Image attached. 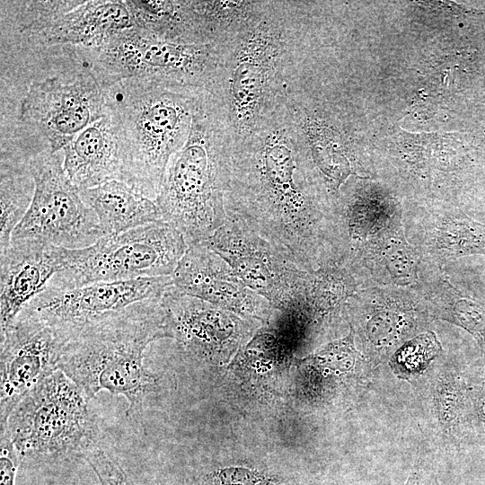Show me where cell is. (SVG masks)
<instances>
[{
  "instance_id": "cell-1",
  "label": "cell",
  "mask_w": 485,
  "mask_h": 485,
  "mask_svg": "<svg viewBox=\"0 0 485 485\" xmlns=\"http://www.w3.org/2000/svg\"><path fill=\"white\" fill-rule=\"evenodd\" d=\"M237 220L313 271L337 260L334 204L300 149L285 101L233 147L225 196Z\"/></svg>"
},
{
  "instance_id": "cell-2",
  "label": "cell",
  "mask_w": 485,
  "mask_h": 485,
  "mask_svg": "<svg viewBox=\"0 0 485 485\" xmlns=\"http://www.w3.org/2000/svg\"><path fill=\"white\" fill-rule=\"evenodd\" d=\"M306 3L269 1L263 13L221 48L207 92L233 147L285 101L305 48Z\"/></svg>"
},
{
  "instance_id": "cell-3",
  "label": "cell",
  "mask_w": 485,
  "mask_h": 485,
  "mask_svg": "<svg viewBox=\"0 0 485 485\" xmlns=\"http://www.w3.org/2000/svg\"><path fill=\"white\" fill-rule=\"evenodd\" d=\"M161 298L134 304L82 327L66 343L57 369L90 399L107 391L128 401V415L140 412L159 381L145 365V351L158 340L173 339Z\"/></svg>"
},
{
  "instance_id": "cell-4",
  "label": "cell",
  "mask_w": 485,
  "mask_h": 485,
  "mask_svg": "<svg viewBox=\"0 0 485 485\" xmlns=\"http://www.w3.org/2000/svg\"><path fill=\"white\" fill-rule=\"evenodd\" d=\"M103 92L123 143V182L155 200L167 165L185 145L207 92L139 79L122 80Z\"/></svg>"
},
{
  "instance_id": "cell-5",
  "label": "cell",
  "mask_w": 485,
  "mask_h": 485,
  "mask_svg": "<svg viewBox=\"0 0 485 485\" xmlns=\"http://www.w3.org/2000/svg\"><path fill=\"white\" fill-rule=\"evenodd\" d=\"M232 150L225 121L205 93L189 137L172 156L155 199L162 220L176 228L188 246L206 241L227 220L225 196Z\"/></svg>"
},
{
  "instance_id": "cell-6",
  "label": "cell",
  "mask_w": 485,
  "mask_h": 485,
  "mask_svg": "<svg viewBox=\"0 0 485 485\" xmlns=\"http://www.w3.org/2000/svg\"><path fill=\"white\" fill-rule=\"evenodd\" d=\"M90 400L57 369L22 398L0 427L1 432L8 436L21 462L83 457L97 446L100 435Z\"/></svg>"
},
{
  "instance_id": "cell-7",
  "label": "cell",
  "mask_w": 485,
  "mask_h": 485,
  "mask_svg": "<svg viewBox=\"0 0 485 485\" xmlns=\"http://www.w3.org/2000/svg\"><path fill=\"white\" fill-rule=\"evenodd\" d=\"M187 248L183 235L163 220L106 235L85 248L54 246L57 271L47 287L172 276Z\"/></svg>"
},
{
  "instance_id": "cell-8",
  "label": "cell",
  "mask_w": 485,
  "mask_h": 485,
  "mask_svg": "<svg viewBox=\"0 0 485 485\" xmlns=\"http://www.w3.org/2000/svg\"><path fill=\"white\" fill-rule=\"evenodd\" d=\"M223 46L190 43L136 26L87 51L90 70L102 89L125 79L208 92Z\"/></svg>"
},
{
  "instance_id": "cell-9",
  "label": "cell",
  "mask_w": 485,
  "mask_h": 485,
  "mask_svg": "<svg viewBox=\"0 0 485 485\" xmlns=\"http://www.w3.org/2000/svg\"><path fill=\"white\" fill-rule=\"evenodd\" d=\"M35 190L12 240H35L55 247L81 249L106 236L94 211L64 169L62 151H42L30 158Z\"/></svg>"
},
{
  "instance_id": "cell-10",
  "label": "cell",
  "mask_w": 485,
  "mask_h": 485,
  "mask_svg": "<svg viewBox=\"0 0 485 485\" xmlns=\"http://www.w3.org/2000/svg\"><path fill=\"white\" fill-rule=\"evenodd\" d=\"M203 242L275 309L291 313L299 307L309 271L299 268L276 245L231 218Z\"/></svg>"
},
{
  "instance_id": "cell-11",
  "label": "cell",
  "mask_w": 485,
  "mask_h": 485,
  "mask_svg": "<svg viewBox=\"0 0 485 485\" xmlns=\"http://www.w3.org/2000/svg\"><path fill=\"white\" fill-rule=\"evenodd\" d=\"M20 31L31 43L91 51L134 26L127 1L17 2Z\"/></svg>"
},
{
  "instance_id": "cell-12",
  "label": "cell",
  "mask_w": 485,
  "mask_h": 485,
  "mask_svg": "<svg viewBox=\"0 0 485 485\" xmlns=\"http://www.w3.org/2000/svg\"><path fill=\"white\" fill-rule=\"evenodd\" d=\"M106 112L104 92L89 68L70 79L47 78L30 85L20 119L43 135L52 153L62 149Z\"/></svg>"
},
{
  "instance_id": "cell-13",
  "label": "cell",
  "mask_w": 485,
  "mask_h": 485,
  "mask_svg": "<svg viewBox=\"0 0 485 485\" xmlns=\"http://www.w3.org/2000/svg\"><path fill=\"white\" fill-rule=\"evenodd\" d=\"M172 276L46 287L23 310L70 337L86 324L146 300L161 298Z\"/></svg>"
},
{
  "instance_id": "cell-14",
  "label": "cell",
  "mask_w": 485,
  "mask_h": 485,
  "mask_svg": "<svg viewBox=\"0 0 485 485\" xmlns=\"http://www.w3.org/2000/svg\"><path fill=\"white\" fill-rule=\"evenodd\" d=\"M69 339L23 309L1 332L0 427L28 392L57 370Z\"/></svg>"
},
{
  "instance_id": "cell-15",
  "label": "cell",
  "mask_w": 485,
  "mask_h": 485,
  "mask_svg": "<svg viewBox=\"0 0 485 485\" xmlns=\"http://www.w3.org/2000/svg\"><path fill=\"white\" fill-rule=\"evenodd\" d=\"M172 280L179 291L246 320L269 323L278 311L267 299L250 289L231 266L204 242L188 246Z\"/></svg>"
},
{
  "instance_id": "cell-16",
  "label": "cell",
  "mask_w": 485,
  "mask_h": 485,
  "mask_svg": "<svg viewBox=\"0 0 485 485\" xmlns=\"http://www.w3.org/2000/svg\"><path fill=\"white\" fill-rule=\"evenodd\" d=\"M161 302L169 315L173 339L198 358L212 359L231 353L255 327V321L186 295L172 283Z\"/></svg>"
},
{
  "instance_id": "cell-17",
  "label": "cell",
  "mask_w": 485,
  "mask_h": 485,
  "mask_svg": "<svg viewBox=\"0 0 485 485\" xmlns=\"http://www.w3.org/2000/svg\"><path fill=\"white\" fill-rule=\"evenodd\" d=\"M269 1H173L164 35L190 43L224 46L251 25Z\"/></svg>"
},
{
  "instance_id": "cell-18",
  "label": "cell",
  "mask_w": 485,
  "mask_h": 485,
  "mask_svg": "<svg viewBox=\"0 0 485 485\" xmlns=\"http://www.w3.org/2000/svg\"><path fill=\"white\" fill-rule=\"evenodd\" d=\"M0 325L4 331L57 271L54 246L12 240L0 257Z\"/></svg>"
},
{
  "instance_id": "cell-19",
  "label": "cell",
  "mask_w": 485,
  "mask_h": 485,
  "mask_svg": "<svg viewBox=\"0 0 485 485\" xmlns=\"http://www.w3.org/2000/svg\"><path fill=\"white\" fill-rule=\"evenodd\" d=\"M62 152L64 169L79 190L110 181H123V143L117 121L107 105L105 114L75 136Z\"/></svg>"
},
{
  "instance_id": "cell-20",
  "label": "cell",
  "mask_w": 485,
  "mask_h": 485,
  "mask_svg": "<svg viewBox=\"0 0 485 485\" xmlns=\"http://www.w3.org/2000/svg\"><path fill=\"white\" fill-rule=\"evenodd\" d=\"M346 308L355 320L366 349L377 359L404 340L417 321L415 308L390 297L371 304L356 292Z\"/></svg>"
},
{
  "instance_id": "cell-21",
  "label": "cell",
  "mask_w": 485,
  "mask_h": 485,
  "mask_svg": "<svg viewBox=\"0 0 485 485\" xmlns=\"http://www.w3.org/2000/svg\"><path fill=\"white\" fill-rule=\"evenodd\" d=\"M96 214L105 235H114L162 220L155 202L120 181L79 190Z\"/></svg>"
},
{
  "instance_id": "cell-22",
  "label": "cell",
  "mask_w": 485,
  "mask_h": 485,
  "mask_svg": "<svg viewBox=\"0 0 485 485\" xmlns=\"http://www.w3.org/2000/svg\"><path fill=\"white\" fill-rule=\"evenodd\" d=\"M35 183L29 167L2 160L0 185V249H6L12 234L27 213Z\"/></svg>"
},
{
  "instance_id": "cell-23",
  "label": "cell",
  "mask_w": 485,
  "mask_h": 485,
  "mask_svg": "<svg viewBox=\"0 0 485 485\" xmlns=\"http://www.w3.org/2000/svg\"><path fill=\"white\" fill-rule=\"evenodd\" d=\"M432 245L445 259L485 254V225L462 214L437 219L432 233Z\"/></svg>"
},
{
  "instance_id": "cell-24",
  "label": "cell",
  "mask_w": 485,
  "mask_h": 485,
  "mask_svg": "<svg viewBox=\"0 0 485 485\" xmlns=\"http://www.w3.org/2000/svg\"><path fill=\"white\" fill-rule=\"evenodd\" d=\"M371 247L392 283L405 286L417 280L419 258L405 239L401 223L365 243L359 251Z\"/></svg>"
},
{
  "instance_id": "cell-25",
  "label": "cell",
  "mask_w": 485,
  "mask_h": 485,
  "mask_svg": "<svg viewBox=\"0 0 485 485\" xmlns=\"http://www.w3.org/2000/svg\"><path fill=\"white\" fill-rule=\"evenodd\" d=\"M430 313L472 333L485 348V305L463 295L447 280L430 301Z\"/></svg>"
},
{
  "instance_id": "cell-26",
  "label": "cell",
  "mask_w": 485,
  "mask_h": 485,
  "mask_svg": "<svg viewBox=\"0 0 485 485\" xmlns=\"http://www.w3.org/2000/svg\"><path fill=\"white\" fill-rule=\"evenodd\" d=\"M441 351L436 335L425 331L403 342L392 354L390 365L401 378L421 374Z\"/></svg>"
},
{
  "instance_id": "cell-27",
  "label": "cell",
  "mask_w": 485,
  "mask_h": 485,
  "mask_svg": "<svg viewBox=\"0 0 485 485\" xmlns=\"http://www.w3.org/2000/svg\"><path fill=\"white\" fill-rule=\"evenodd\" d=\"M463 390L460 379L442 372L435 384L434 409L442 429L452 433L459 425L463 408Z\"/></svg>"
},
{
  "instance_id": "cell-28",
  "label": "cell",
  "mask_w": 485,
  "mask_h": 485,
  "mask_svg": "<svg viewBox=\"0 0 485 485\" xmlns=\"http://www.w3.org/2000/svg\"><path fill=\"white\" fill-rule=\"evenodd\" d=\"M83 458L88 463L101 485H137L119 463L103 449L95 446Z\"/></svg>"
},
{
  "instance_id": "cell-29",
  "label": "cell",
  "mask_w": 485,
  "mask_h": 485,
  "mask_svg": "<svg viewBox=\"0 0 485 485\" xmlns=\"http://www.w3.org/2000/svg\"><path fill=\"white\" fill-rule=\"evenodd\" d=\"M0 485H15L19 456L8 436L1 432Z\"/></svg>"
},
{
  "instance_id": "cell-30",
  "label": "cell",
  "mask_w": 485,
  "mask_h": 485,
  "mask_svg": "<svg viewBox=\"0 0 485 485\" xmlns=\"http://www.w3.org/2000/svg\"><path fill=\"white\" fill-rule=\"evenodd\" d=\"M221 485H256L260 481L255 472L242 467H228L217 473Z\"/></svg>"
},
{
  "instance_id": "cell-31",
  "label": "cell",
  "mask_w": 485,
  "mask_h": 485,
  "mask_svg": "<svg viewBox=\"0 0 485 485\" xmlns=\"http://www.w3.org/2000/svg\"><path fill=\"white\" fill-rule=\"evenodd\" d=\"M404 485H428V481L425 476L421 475L419 472H412L408 478Z\"/></svg>"
}]
</instances>
